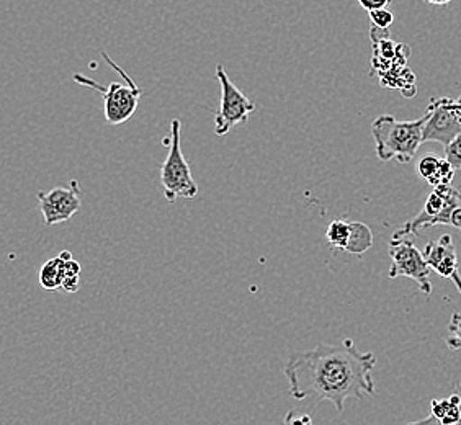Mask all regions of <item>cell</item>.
Returning a JSON list of instances; mask_svg holds the SVG:
<instances>
[{
    "mask_svg": "<svg viewBox=\"0 0 461 425\" xmlns=\"http://www.w3.org/2000/svg\"><path fill=\"white\" fill-rule=\"evenodd\" d=\"M427 120L422 130L424 142H438L447 146L461 133V110L456 100L434 98L427 106Z\"/></svg>",
    "mask_w": 461,
    "mask_h": 425,
    "instance_id": "cell-8",
    "label": "cell"
},
{
    "mask_svg": "<svg viewBox=\"0 0 461 425\" xmlns=\"http://www.w3.org/2000/svg\"><path fill=\"white\" fill-rule=\"evenodd\" d=\"M376 357L360 352L352 339L342 344H321L311 350L294 352L285 365L290 394L296 401H328L339 414L348 399H362L376 393L372 372Z\"/></svg>",
    "mask_w": 461,
    "mask_h": 425,
    "instance_id": "cell-1",
    "label": "cell"
},
{
    "mask_svg": "<svg viewBox=\"0 0 461 425\" xmlns=\"http://www.w3.org/2000/svg\"><path fill=\"white\" fill-rule=\"evenodd\" d=\"M417 172L419 176L426 180L429 185H448L452 184L453 177H455V167L445 158H438L434 154H427L422 159L419 160L417 164Z\"/></svg>",
    "mask_w": 461,
    "mask_h": 425,
    "instance_id": "cell-11",
    "label": "cell"
},
{
    "mask_svg": "<svg viewBox=\"0 0 461 425\" xmlns=\"http://www.w3.org/2000/svg\"><path fill=\"white\" fill-rule=\"evenodd\" d=\"M427 113L412 122H400L393 115L378 116L372 123L375 151L383 162L398 160L408 164L416 156L417 149L424 142L422 130Z\"/></svg>",
    "mask_w": 461,
    "mask_h": 425,
    "instance_id": "cell-2",
    "label": "cell"
},
{
    "mask_svg": "<svg viewBox=\"0 0 461 425\" xmlns=\"http://www.w3.org/2000/svg\"><path fill=\"white\" fill-rule=\"evenodd\" d=\"M445 148H447V159L452 164L455 170L461 168V133L456 134Z\"/></svg>",
    "mask_w": 461,
    "mask_h": 425,
    "instance_id": "cell-18",
    "label": "cell"
},
{
    "mask_svg": "<svg viewBox=\"0 0 461 425\" xmlns=\"http://www.w3.org/2000/svg\"><path fill=\"white\" fill-rule=\"evenodd\" d=\"M102 58L105 59L112 69H115L123 77L124 84L112 82L105 89L98 84L97 80L80 76V74H76L74 80L79 82L80 86H84V87L97 90L98 94L104 97V102H105V120H107V123L112 124V126H118V124L126 123L134 115L136 108L140 105L142 90L126 74V71H123L116 62H113V59L107 53H102Z\"/></svg>",
    "mask_w": 461,
    "mask_h": 425,
    "instance_id": "cell-4",
    "label": "cell"
},
{
    "mask_svg": "<svg viewBox=\"0 0 461 425\" xmlns=\"http://www.w3.org/2000/svg\"><path fill=\"white\" fill-rule=\"evenodd\" d=\"M445 346L450 350H461V312H455L448 324V336L445 337Z\"/></svg>",
    "mask_w": 461,
    "mask_h": 425,
    "instance_id": "cell-16",
    "label": "cell"
},
{
    "mask_svg": "<svg viewBox=\"0 0 461 425\" xmlns=\"http://www.w3.org/2000/svg\"><path fill=\"white\" fill-rule=\"evenodd\" d=\"M422 254L430 270H434L444 278L452 280L461 294L460 264H458V256L455 250L452 236L444 234L438 240L429 242Z\"/></svg>",
    "mask_w": 461,
    "mask_h": 425,
    "instance_id": "cell-10",
    "label": "cell"
},
{
    "mask_svg": "<svg viewBox=\"0 0 461 425\" xmlns=\"http://www.w3.org/2000/svg\"><path fill=\"white\" fill-rule=\"evenodd\" d=\"M372 25L378 30H390L391 25L394 23V15L388 7L384 9L370 10L368 12Z\"/></svg>",
    "mask_w": 461,
    "mask_h": 425,
    "instance_id": "cell-17",
    "label": "cell"
},
{
    "mask_svg": "<svg viewBox=\"0 0 461 425\" xmlns=\"http://www.w3.org/2000/svg\"><path fill=\"white\" fill-rule=\"evenodd\" d=\"M182 122L172 120L170 123L169 140H164V144L169 146V154L160 166V185L167 203H176L178 198H195L198 195L196 185L190 164L186 162L182 152Z\"/></svg>",
    "mask_w": 461,
    "mask_h": 425,
    "instance_id": "cell-5",
    "label": "cell"
},
{
    "mask_svg": "<svg viewBox=\"0 0 461 425\" xmlns=\"http://www.w3.org/2000/svg\"><path fill=\"white\" fill-rule=\"evenodd\" d=\"M456 393H458V394H460V398H461V383H460V384H458V391H456ZM458 424H461V416H460V422H458Z\"/></svg>",
    "mask_w": 461,
    "mask_h": 425,
    "instance_id": "cell-22",
    "label": "cell"
},
{
    "mask_svg": "<svg viewBox=\"0 0 461 425\" xmlns=\"http://www.w3.org/2000/svg\"><path fill=\"white\" fill-rule=\"evenodd\" d=\"M72 258L71 252L64 250L59 256L50 258L43 267L40 268V285L48 292H54L61 288L64 274H66V262Z\"/></svg>",
    "mask_w": 461,
    "mask_h": 425,
    "instance_id": "cell-13",
    "label": "cell"
},
{
    "mask_svg": "<svg viewBox=\"0 0 461 425\" xmlns=\"http://www.w3.org/2000/svg\"><path fill=\"white\" fill-rule=\"evenodd\" d=\"M61 288L64 292L69 293V294H74V293L79 292L80 275H76V276H66V278L62 280Z\"/></svg>",
    "mask_w": 461,
    "mask_h": 425,
    "instance_id": "cell-19",
    "label": "cell"
},
{
    "mask_svg": "<svg viewBox=\"0 0 461 425\" xmlns=\"http://www.w3.org/2000/svg\"><path fill=\"white\" fill-rule=\"evenodd\" d=\"M216 79L220 82L221 98L220 110L214 115V134L226 136L238 124L248 123L249 116L256 112V104L232 84L222 64L216 66Z\"/></svg>",
    "mask_w": 461,
    "mask_h": 425,
    "instance_id": "cell-6",
    "label": "cell"
},
{
    "mask_svg": "<svg viewBox=\"0 0 461 425\" xmlns=\"http://www.w3.org/2000/svg\"><path fill=\"white\" fill-rule=\"evenodd\" d=\"M388 254L391 258L390 278L408 276L416 282L419 290L426 296L432 294L430 267L412 240L408 238H393Z\"/></svg>",
    "mask_w": 461,
    "mask_h": 425,
    "instance_id": "cell-7",
    "label": "cell"
},
{
    "mask_svg": "<svg viewBox=\"0 0 461 425\" xmlns=\"http://www.w3.org/2000/svg\"><path fill=\"white\" fill-rule=\"evenodd\" d=\"M393 0H358L360 7L370 12V10L384 9V7H390Z\"/></svg>",
    "mask_w": 461,
    "mask_h": 425,
    "instance_id": "cell-20",
    "label": "cell"
},
{
    "mask_svg": "<svg viewBox=\"0 0 461 425\" xmlns=\"http://www.w3.org/2000/svg\"><path fill=\"white\" fill-rule=\"evenodd\" d=\"M438 224H450L461 231V194L460 190L448 185L434 186L432 194L427 196L426 204L414 220L401 226L393 238L419 236L429 228Z\"/></svg>",
    "mask_w": 461,
    "mask_h": 425,
    "instance_id": "cell-3",
    "label": "cell"
},
{
    "mask_svg": "<svg viewBox=\"0 0 461 425\" xmlns=\"http://www.w3.org/2000/svg\"><path fill=\"white\" fill-rule=\"evenodd\" d=\"M348 236H350V222H346V220H336V222H330L326 231L329 248L340 250V252L346 250Z\"/></svg>",
    "mask_w": 461,
    "mask_h": 425,
    "instance_id": "cell-15",
    "label": "cell"
},
{
    "mask_svg": "<svg viewBox=\"0 0 461 425\" xmlns=\"http://www.w3.org/2000/svg\"><path fill=\"white\" fill-rule=\"evenodd\" d=\"M461 398L458 393L452 394L450 398L434 399L430 404V416L419 420L417 424H444L453 425L460 422Z\"/></svg>",
    "mask_w": 461,
    "mask_h": 425,
    "instance_id": "cell-12",
    "label": "cell"
},
{
    "mask_svg": "<svg viewBox=\"0 0 461 425\" xmlns=\"http://www.w3.org/2000/svg\"><path fill=\"white\" fill-rule=\"evenodd\" d=\"M373 246V232L365 222H350V236L344 252L362 258L366 250H370Z\"/></svg>",
    "mask_w": 461,
    "mask_h": 425,
    "instance_id": "cell-14",
    "label": "cell"
},
{
    "mask_svg": "<svg viewBox=\"0 0 461 425\" xmlns=\"http://www.w3.org/2000/svg\"><path fill=\"white\" fill-rule=\"evenodd\" d=\"M36 196H38L46 226H54V224H59V222H69L72 216L79 212L80 204H82V202H80V186L77 180H72L71 185L68 188L58 186L48 194L40 192Z\"/></svg>",
    "mask_w": 461,
    "mask_h": 425,
    "instance_id": "cell-9",
    "label": "cell"
},
{
    "mask_svg": "<svg viewBox=\"0 0 461 425\" xmlns=\"http://www.w3.org/2000/svg\"><path fill=\"white\" fill-rule=\"evenodd\" d=\"M429 4H432V5H437V7H444V5H448L452 0H427Z\"/></svg>",
    "mask_w": 461,
    "mask_h": 425,
    "instance_id": "cell-21",
    "label": "cell"
}]
</instances>
